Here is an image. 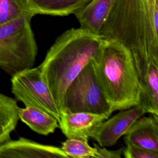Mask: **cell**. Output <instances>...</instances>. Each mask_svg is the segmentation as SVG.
Returning a JSON list of instances; mask_svg holds the SVG:
<instances>
[{
    "label": "cell",
    "mask_w": 158,
    "mask_h": 158,
    "mask_svg": "<svg viewBox=\"0 0 158 158\" xmlns=\"http://www.w3.org/2000/svg\"><path fill=\"white\" fill-rule=\"evenodd\" d=\"M99 35L158 63V0H113Z\"/></svg>",
    "instance_id": "6da1fadb"
},
{
    "label": "cell",
    "mask_w": 158,
    "mask_h": 158,
    "mask_svg": "<svg viewBox=\"0 0 158 158\" xmlns=\"http://www.w3.org/2000/svg\"><path fill=\"white\" fill-rule=\"evenodd\" d=\"M103 38L99 34L72 28L56 39L38 67L60 111L67 88L98 51Z\"/></svg>",
    "instance_id": "7a4b0ae2"
},
{
    "label": "cell",
    "mask_w": 158,
    "mask_h": 158,
    "mask_svg": "<svg viewBox=\"0 0 158 158\" xmlns=\"http://www.w3.org/2000/svg\"><path fill=\"white\" fill-rule=\"evenodd\" d=\"M91 61L99 85L114 111L139 104V78L129 49L115 40L103 39Z\"/></svg>",
    "instance_id": "3957f363"
},
{
    "label": "cell",
    "mask_w": 158,
    "mask_h": 158,
    "mask_svg": "<svg viewBox=\"0 0 158 158\" xmlns=\"http://www.w3.org/2000/svg\"><path fill=\"white\" fill-rule=\"evenodd\" d=\"M33 16L22 15L0 25V68L11 77L35 62L38 46L31 26Z\"/></svg>",
    "instance_id": "277c9868"
},
{
    "label": "cell",
    "mask_w": 158,
    "mask_h": 158,
    "mask_svg": "<svg viewBox=\"0 0 158 158\" xmlns=\"http://www.w3.org/2000/svg\"><path fill=\"white\" fill-rule=\"evenodd\" d=\"M62 112H91L109 117L114 112L99 85L91 61L67 88Z\"/></svg>",
    "instance_id": "5b68a950"
},
{
    "label": "cell",
    "mask_w": 158,
    "mask_h": 158,
    "mask_svg": "<svg viewBox=\"0 0 158 158\" xmlns=\"http://www.w3.org/2000/svg\"><path fill=\"white\" fill-rule=\"evenodd\" d=\"M11 91L15 99L25 106L47 112L59 122L60 111L38 67L27 69L12 76Z\"/></svg>",
    "instance_id": "8992f818"
},
{
    "label": "cell",
    "mask_w": 158,
    "mask_h": 158,
    "mask_svg": "<svg viewBox=\"0 0 158 158\" xmlns=\"http://www.w3.org/2000/svg\"><path fill=\"white\" fill-rule=\"evenodd\" d=\"M132 55L139 82L138 105L146 114L158 116V63L137 54Z\"/></svg>",
    "instance_id": "52a82bcc"
},
{
    "label": "cell",
    "mask_w": 158,
    "mask_h": 158,
    "mask_svg": "<svg viewBox=\"0 0 158 158\" xmlns=\"http://www.w3.org/2000/svg\"><path fill=\"white\" fill-rule=\"evenodd\" d=\"M145 113L138 105L122 110L114 117L104 120L97 128L91 138L101 147L112 146L125 135L133 123Z\"/></svg>",
    "instance_id": "ba28073f"
},
{
    "label": "cell",
    "mask_w": 158,
    "mask_h": 158,
    "mask_svg": "<svg viewBox=\"0 0 158 158\" xmlns=\"http://www.w3.org/2000/svg\"><path fill=\"white\" fill-rule=\"evenodd\" d=\"M108 118L104 114L91 112H62L60 114L59 127L67 138L88 142L98 126Z\"/></svg>",
    "instance_id": "9c48e42d"
},
{
    "label": "cell",
    "mask_w": 158,
    "mask_h": 158,
    "mask_svg": "<svg viewBox=\"0 0 158 158\" xmlns=\"http://www.w3.org/2000/svg\"><path fill=\"white\" fill-rule=\"evenodd\" d=\"M68 157L60 148L40 144L24 138L0 143V158Z\"/></svg>",
    "instance_id": "30bf717a"
},
{
    "label": "cell",
    "mask_w": 158,
    "mask_h": 158,
    "mask_svg": "<svg viewBox=\"0 0 158 158\" xmlns=\"http://www.w3.org/2000/svg\"><path fill=\"white\" fill-rule=\"evenodd\" d=\"M124 141L158 152V116L138 118L125 135Z\"/></svg>",
    "instance_id": "8fae6325"
},
{
    "label": "cell",
    "mask_w": 158,
    "mask_h": 158,
    "mask_svg": "<svg viewBox=\"0 0 158 158\" xmlns=\"http://www.w3.org/2000/svg\"><path fill=\"white\" fill-rule=\"evenodd\" d=\"M113 0H91L73 14L80 28L99 34L110 10Z\"/></svg>",
    "instance_id": "7c38bea8"
},
{
    "label": "cell",
    "mask_w": 158,
    "mask_h": 158,
    "mask_svg": "<svg viewBox=\"0 0 158 158\" xmlns=\"http://www.w3.org/2000/svg\"><path fill=\"white\" fill-rule=\"evenodd\" d=\"M91 0H27L31 11L36 14L67 16L74 14Z\"/></svg>",
    "instance_id": "4fadbf2b"
},
{
    "label": "cell",
    "mask_w": 158,
    "mask_h": 158,
    "mask_svg": "<svg viewBox=\"0 0 158 158\" xmlns=\"http://www.w3.org/2000/svg\"><path fill=\"white\" fill-rule=\"evenodd\" d=\"M19 118L32 130L38 134L48 135L59 127L58 120L51 115L41 110L25 107L19 108Z\"/></svg>",
    "instance_id": "5bb4252c"
},
{
    "label": "cell",
    "mask_w": 158,
    "mask_h": 158,
    "mask_svg": "<svg viewBox=\"0 0 158 158\" xmlns=\"http://www.w3.org/2000/svg\"><path fill=\"white\" fill-rule=\"evenodd\" d=\"M19 108L16 99L0 93V143L10 139L19 120Z\"/></svg>",
    "instance_id": "9a60e30c"
},
{
    "label": "cell",
    "mask_w": 158,
    "mask_h": 158,
    "mask_svg": "<svg viewBox=\"0 0 158 158\" xmlns=\"http://www.w3.org/2000/svg\"><path fill=\"white\" fill-rule=\"evenodd\" d=\"M25 15H33L27 0H0V25Z\"/></svg>",
    "instance_id": "2e32d148"
},
{
    "label": "cell",
    "mask_w": 158,
    "mask_h": 158,
    "mask_svg": "<svg viewBox=\"0 0 158 158\" xmlns=\"http://www.w3.org/2000/svg\"><path fill=\"white\" fill-rule=\"evenodd\" d=\"M60 148L68 157L96 158V149L89 146L88 141L67 138L62 143Z\"/></svg>",
    "instance_id": "e0dca14e"
},
{
    "label": "cell",
    "mask_w": 158,
    "mask_h": 158,
    "mask_svg": "<svg viewBox=\"0 0 158 158\" xmlns=\"http://www.w3.org/2000/svg\"><path fill=\"white\" fill-rule=\"evenodd\" d=\"M126 147L122 154L125 158H158V152L149 150L132 143L125 142Z\"/></svg>",
    "instance_id": "ac0fdd59"
},
{
    "label": "cell",
    "mask_w": 158,
    "mask_h": 158,
    "mask_svg": "<svg viewBox=\"0 0 158 158\" xmlns=\"http://www.w3.org/2000/svg\"><path fill=\"white\" fill-rule=\"evenodd\" d=\"M94 147L96 151V158H120L123 152L122 149L109 150L96 144H94Z\"/></svg>",
    "instance_id": "d6986e66"
}]
</instances>
